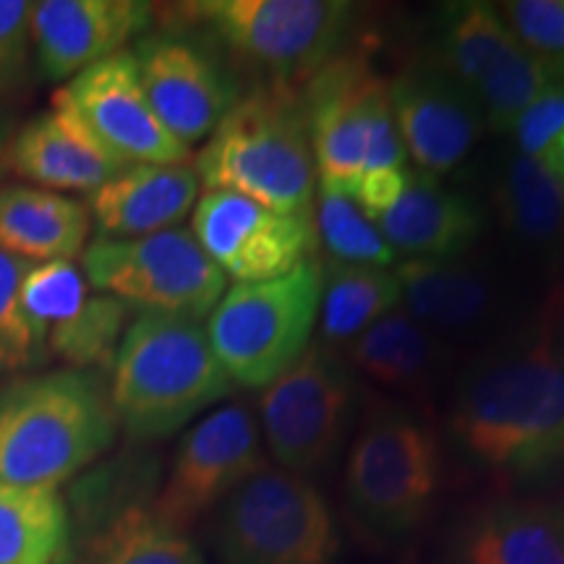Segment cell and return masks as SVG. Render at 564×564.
<instances>
[{
	"label": "cell",
	"mask_w": 564,
	"mask_h": 564,
	"mask_svg": "<svg viewBox=\"0 0 564 564\" xmlns=\"http://www.w3.org/2000/svg\"><path fill=\"white\" fill-rule=\"evenodd\" d=\"M192 232L225 278L264 282L316 259L314 215H285L230 192H202Z\"/></svg>",
	"instance_id": "15"
},
{
	"label": "cell",
	"mask_w": 564,
	"mask_h": 564,
	"mask_svg": "<svg viewBox=\"0 0 564 564\" xmlns=\"http://www.w3.org/2000/svg\"><path fill=\"white\" fill-rule=\"evenodd\" d=\"M108 387L118 423L133 442L178 434L236 390L204 324L158 312H139L129 322Z\"/></svg>",
	"instance_id": "3"
},
{
	"label": "cell",
	"mask_w": 564,
	"mask_h": 564,
	"mask_svg": "<svg viewBox=\"0 0 564 564\" xmlns=\"http://www.w3.org/2000/svg\"><path fill=\"white\" fill-rule=\"evenodd\" d=\"M390 249L408 259H457L481 241L486 212L474 196L411 167L403 194L377 220Z\"/></svg>",
	"instance_id": "22"
},
{
	"label": "cell",
	"mask_w": 564,
	"mask_h": 564,
	"mask_svg": "<svg viewBox=\"0 0 564 564\" xmlns=\"http://www.w3.org/2000/svg\"><path fill=\"white\" fill-rule=\"evenodd\" d=\"M400 306V285L392 270L327 262L322 264L319 335L324 345L340 350Z\"/></svg>",
	"instance_id": "30"
},
{
	"label": "cell",
	"mask_w": 564,
	"mask_h": 564,
	"mask_svg": "<svg viewBox=\"0 0 564 564\" xmlns=\"http://www.w3.org/2000/svg\"><path fill=\"white\" fill-rule=\"evenodd\" d=\"M267 465L257 413L243 403L215 408L183 432L152 512L188 531Z\"/></svg>",
	"instance_id": "13"
},
{
	"label": "cell",
	"mask_w": 564,
	"mask_h": 564,
	"mask_svg": "<svg viewBox=\"0 0 564 564\" xmlns=\"http://www.w3.org/2000/svg\"><path fill=\"white\" fill-rule=\"evenodd\" d=\"M58 91L123 165H181L192 158V150L154 116L131 47L76 74Z\"/></svg>",
	"instance_id": "16"
},
{
	"label": "cell",
	"mask_w": 564,
	"mask_h": 564,
	"mask_svg": "<svg viewBox=\"0 0 564 564\" xmlns=\"http://www.w3.org/2000/svg\"><path fill=\"white\" fill-rule=\"evenodd\" d=\"M91 291L112 295L139 312L207 322L228 291V278L202 249L192 228L144 238H95L82 253Z\"/></svg>",
	"instance_id": "10"
},
{
	"label": "cell",
	"mask_w": 564,
	"mask_h": 564,
	"mask_svg": "<svg viewBox=\"0 0 564 564\" xmlns=\"http://www.w3.org/2000/svg\"><path fill=\"white\" fill-rule=\"evenodd\" d=\"M154 6L144 0H42L32 3L30 37L40 76L70 82L110 55L129 51L152 30Z\"/></svg>",
	"instance_id": "19"
},
{
	"label": "cell",
	"mask_w": 564,
	"mask_h": 564,
	"mask_svg": "<svg viewBox=\"0 0 564 564\" xmlns=\"http://www.w3.org/2000/svg\"><path fill=\"white\" fill-rule=\"evenodd\" d=\"M449 434L505 481L564 468V324L544 322L476 358L455 384Z\"/></svg>",
	"instance_id": "1"
},
{
	"label": "cell",
	"mask_w": 564,
	"mask_h": 564,
	"mask_svg": "<svg viewBox=\"0 0 564 564\" xmlns=\"http://www.w3.org/2000/svg\"><path fill=\"white\" fill-rule=\"evenodd\" d=\"M314 228L316 241L329 253V262L390 270L398 259L377 225L348 194L319 188L314 196Z\"/></svg>",
	"instance_id": "31"
},
{
	"label": "cell",
	"mask_w": 564,
	"mask_h": 564,
	"mask_svg": "<svg viewBox=\"0 0 564 564\" xmlns=\"http://www.w3.org/2000/svg\"><path fill=\"white\" fill-rule=\"evenodd\" d=\"M30 267L0 251V379L19 377L47 361L21 306V282Z\"/></svg>",
	"instance_id": "32"
},
{
	"label": "cell",
	"mask_w": 564,
	"mask_h": 564,
	"mask_svg": "<svg viewBox=\"0 0 564 564\" xmlns=\"http://www.w3.org/2000/svg\"><path fill=\"white\" fill-rule=\"evenodd\" d=\"M32 3L0 0V91L17 87L32 53L30 37Z\"/></svg>",
	"instance_id": "35"
},
{
	"label": "cell",
	"mask_w": 564,
	"mask_h": 564,
	"mask_svg": "<svg viewBox=\"0 0 564 564\" xmlns=\"http://www.w3.org/2000/svg\"><path fill=\"white\" fill-rule=\"evenodd\" d=\"M387 91L415 171L440 178L455 171L484 137L486 121L478 105L436 66L432 55L400 68L387 79Z\"/></svg>",
	"instance_id": "18"
},
{
	"label": "cell",
	"mask_w": 564,
	"mask_h": 564,
	"mask_svg": "<svg viewBox=\"0 0 564 564\" xmlns=\"http://www.w3.org/2000/svg\"><path fill=\"white\" fill-rule=\"evenodd\" d=\"M442 481L440 436L403 408H379L345 460V499L366 531L403 539L432 512Z\"/></svg>",
	"instance_id": "7"
},
{
	"label": "cell",
	"mask_w": 564,
	"mask_h": 564,
	"mask_svg": "<svg viewBox=\"0 0 564 564\" xmlns=\"http://www.w3.org/2000/svg\"><path fill=\"white\" fill-rule=\"evenodd\" d=\"M21 306L47 361L58 358L76 371H110L131 322V306L91 291L76 262L32 264L21 282Z\"/></svg>",
	"instance_id": "14"
},
{
	"label": "cell",
	"mask_w": 564,
	"mask_h": 564,
	"mask_svg": "<svg viewBox=\"0 0 564 564\" xmlns=\"http://www.w3.org/2000/svg\"><path fill=\"white\" fill-rule=\"evenodd\" d=\"M204 192H230L285 215H314L316 167L301 89L241 95L192 162Z\"/></svg>",
	"instance_id": "4"
},
{
	"label": "cell",
	"mask_w": 564,
	"mask_h": 564,
	"mask_svg": "<svg viewBox=\"0 0 564 564\" xmlns=\"http://www.w3.org/2000/svg\"><path fill=\"white\" fill-rule=\"evenodd\" d=\"M121 423L100 371L0 379V484L58 489L108 453Z\"/></svg>",
	"instance_id": "2"
},
{
	"label": "cell",
	"mask_w": 564,
	"mask_h": 564,
	"mask_svg": "<svg viewBox=\"0 0 564 564\" xmlns=\"http://www.w3.org/2000/svg\"><path fill=\"white\" fill-rule=\"evenodd\" d=\"M87 204L37 186L0 188V251L26 264L76 262L87 249Z\"/></svg>",
	"instance_id": "26"
},
{
	"label": "cell",
	"mask_w": 564,
	"mask_h": 564,
	"mask_svg": "<svg viewBox=\"0 0 564 564\" xmlns=\"http://www.w3.org/2000/svg\"><path fill=\"white\" fill-rule=\"evenodd\" d=\"M457 564H564V507L502 499L478 510L455 541Z\"/></svg>",
	"instance_id": "25"
},
{
	"label": "cell",
	"mask_w": 564,
	"mask_h": 564,
	"mask_svg": "<svg viewBox=\"0 0 564 564\" xmlns=\"http://www.w3.org/2000/svg\"><path fill=\"white\" fill-rule=\"evenodd\" d=\"M178 17L257 66L267 84L303 89L345 53L358 6L345 0H199Z\"/></svg>",
	"instance_id": "5"
},
{
	"label": "cell",
	"mask_w": 564,
	"mask_h": 564,
	"mask_svg": "<svg viewBox=\"0 0 564 564\" xmlns=\"http://www.w3.org/2000/svg\"><path fill=\"white\" fill-rule=\"evenodd\" d=\"M384 82L366 55L343 53L301 89L316 183L324 192H356L364 173L369 108Z\"/></svg>",
	"instance_id": "17"
},
{
	"label": "cell",
	"mask_w": 564,
	"mask_h": 564,
	"mask_svg": "<svg viewBox=\"0 0 564 564\" xmlns=\"http://www.w3.org/2000/svg\"><path fill=\"white\" fill-rule=\"evenodd\" d=\"M76 535L58 489L0 484V564H70Z\"/></svg>",
	"instance_id": "28"
},
{
	"label": "cell",
	"mask_w": 564,
	"mask_h": 564,
	"mask_svg": "<svg viewBox=\"0 0 564 564\" xmlns=\"http://www.w3.org/2000/svg\"><path fill=\"white\" fill-rule=\"evenodd\" d=\"M212 546L220 564H335L340 533L312 478L267 465L217 507Z\"/></svg>",
	"instance_id": "8"
},
{
	"label": "cell",
	"mask_w": 564,
	"mask_h": 564,
	"mask_svg": "<svg viewBox=\"0 0 564 564\" xmlns=\"http://www.w3.org/2000/svg\"><path fill=\"white\" fill-rule=\"evenodd\" d=\"M11 139H13L11 121H9V116L0 110V178H3V173H6V152H9Z\"/></svg>",
	"instance_id": "36"
},
{
	"label": "cell",
	"mask_w": 564,
	"mask_h": 564,
	"mask_svg": "<svg viewBox=\"0 0 564 564\" xmlns=\"http://www.w3.org/2000/svg\"><path fill=\"white\" fill-rule=\"evenodd\" d=\"M319 295V259H308L282 278L230 285L204 324L230 382L262 392L291 369L314 343Z\"/></svg>",
	"instance_id": "6"
},
{
	"label": "cell",
	"mask_w": 564,
	"mask_h": 564,
	"mask_svg": "<svg viewBox=\"0 0 564 564\" xmlns=\"http://www.w3.org/2000/svg\"><path fill=\"white\" fill-rule=\"evenodd\" d=\"M491 207L507 241L533 257H552L564 243V186L518 150L505 152L491 178Z\"/></svg>",
	"instance_id": "27"
},
{
	"label": "cell",
	"mask_w": 564,
	"mask_h": 564,
	"mask_svg": "<svg viewBox=\"0 0 564 564\" xmlns=\"http://www.w3.org/2000/svg\"><path fill=\"white\" fill-rule=\"evenodd\" d=\"M358 411V379L324 343H312L259 394V429L278 468L314 476L340 453Z\"/></svg>",
	"instance_id": "9"
},
{
	"label": "cell",
	"mask_w": 564,
	"mask_h": 564,
	"mask_svg": "<svg viewBox=\"0 0 564 564\" xmlns=\"http://www.w3.org/2000/svg\"><path fill=\"white\" fill-rule=\"evenodd\" d=\"M202 183L192 162L181 165H129L97 192L87 209L97 238H144L173 230L192 215Z\"/></svg>",
	"instance_id": "21"
},
{
	"label": "cell",
	"mask_w": 564,
	"mask_h": 564,
	"mask_svg": "<svg viewBox=\"0 0 564 564\" xmlns=\"http://www.w3.org/2000/svg\"><path fill=\"white\" fill-rule=\"evenodd\" d=\"M345 350L356 377L405 398H429L453 364V348L429 333L403 306L373 322Z\"/></svg>",
	"instance_id": "24"
},
{
	"label": "cell",
	"mask_w": 564,
	"mask_h": 564,
	"mask_svg": "<svg viewBox=\"0 0 564 564\" xmlns=\"http://www.w3.org/2000/svg\"><path fill=\"white\" fill-rule=\"evenodd\" d=\"M76 564H207L186 531L167 525L152 502H129L91 528Z\"/></svg>",
	"instance_id": "29"
},
{
	"label": "cell",
	"mask_w": 564,
	"mask_h": 564,
	"mask_svg": "<svg viewBox=\"0 0 564 564\" xmlns=\"http://www.w3.org/2000/svg\"><path fill=\"white\" fill-rule=\"evenodd\" d=\"M432 58L478 105L486 129L499 133L510 131L549 87L564 84L514 40L497 6L484 0L444 6Z\"/></svg>",
	"instance_id": "11"
},
{
	"label": "cell",
	"mask_w": 564,
	"mask_h": 564,
	"mask_svg": "<svg viewBox=\"0 0 564 564\" xmlns=\"http://www.w3.org/2000/svg\"><path fill=\"white\" fill-rule=\"evenodd\" d=\"M514 40L564 82V0H510L497 6Z\"/></svg>",
	"instance_id": "33"
},
{
	"label": "cell",
	"mask_w": 564,
	"mask_h": 564,
	"mask_svg": "<svg viewBox=\"0 0 564 564\" xmlns=\"http://www.w3.org/2000/svg\"><path fill=\"white\" fill-rule=\"evenodd\" d=\"M392 272L400 306L442 340L484 333L502 306V291L491 272L460 257L405 259Z\"/></svg>",
	"instance_id": "23"
},
{
	"label": "cell",
	"mask_w": 564,
	"mask_h": 564,
	"mask_svg": "<svg viewBox=\"0 0 564 564\" xmlns=\"http://www.w3.org/2000/svg\"><path fill=\"white\" fill-rule=\"evenodd\" d=\"M131 53L154 116L188 150L241 100L228 58L204 30L160 26L133 42Z\"/></svg>",
	"instance_id": "12"
},
{
	"label": "cell",
	"mask_w": 564,
	"mask_h": 564,
	"mask_svg": "<svg viewBox=\"0 0 564 564\" xmlns=\"http://www.w3.org/2000/svg\"><path fill=\"white\" fill-rule=\"evenodd\" d=\"M121 160L105 150L61 91L51 108L13 133L6 152V171L47 192L91 194L123 171Z\"/></svg>",
	"instance_id": "20"
},
{
	"label": "cell",
	"mask_w": 564,
	"mask_h": 564,
	"mask_svg": "<svg viewBox=\"0 0 564 564\" xmlns=\"http://www.w3.org/2000/svg\"><path fill=\"white\" fill-rule=\"evenodd\" d=\"M514 150L546 167L564 186V84H554L510 129Z\"/></svg>",
	"instance_id": "34"
}]
</instances>
